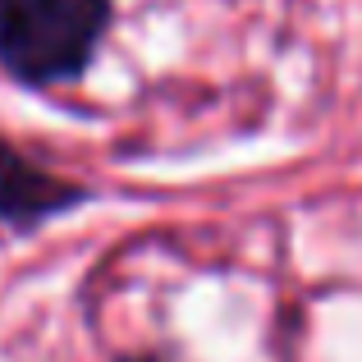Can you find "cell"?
<instances>
[{
    "label": "cell",
    "mask_w": 362,
    "mask_h": 362,
    "mask_svg": "<svg viewBox=\"0 0 362 362\" xmlns=\"http://www.w3.org/2000/svg\"><path fill=\"white\" fill-rule=\"evenodd\" d=\"M106 28V0H0V64L23 83L74 78Z\"/></svg>",
    "instance_id": "6da1fadb"
},
{
    "label": "cell",
    "mask_w": 362,
    "mask_h": 362,
    "mask_svg": "<svg viewBox=\"0 0 362 362\" xmlns=\"http://www.w3.org/2000/svg\"><path fill=\"white\" fill-rule=\"evenodd\" d=\"M78 197V188L60 184L55 175L37 170L28 156H18L9 142H0V216L14 225L42 221V216L60 211Z\"/></svg>",
    "instance_id": "7a4b0ae2"
},
{
    "label": "cell",
    "mask_w": 362,
    "mask_h": 362,
    "mask_svg": "<svg viewBox=\"0 0 362 362\" xmlns=\"http://www.w3.org/2000/svg\"><path fill=\"white\" fill-rule=\"evenodd\" d=\"M138 362H156V358H138Z\"/></svg>",
    "instance_id": "3957f363"
}]
</instances>
